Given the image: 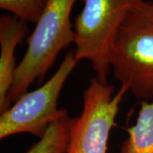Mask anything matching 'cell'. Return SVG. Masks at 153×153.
I'll return each instance as SVG.
<instances>
[{"label":"cell","mask_w":153,"mask_h":153,"mask_svg":"<svg viewBox=\"0 0 153 153\" xmlns=\"http://www.w3.org/2000/svg\"><path fill=\"white\" fill-rule=\"evenodd\" d=\"M109 63L137 99L153 100V0H143L127 15L111 44Z\"/></svg>","instance_id":"obj_1"},{"label":"cell","mask_w":153,"mask_h":153,"mask_svg":"<svg viewBox=\"0 0 153 153\" xmlns=\"http://www.w3.org/2000/svg\"><path fill=\"white\" fill-rule=\"evenodd\" d=\"M75 1L48 0L27 38V49L17 65L8 97L10 105L27 93L35 80H42L58 55L75 43V31L71 21Z\"/></svg>","instance_id":"obj_2"},{"label":"cell","mask_w":153,"mask_h":153,"mask_svg":"<svg viewBox=\"0 0 153 153\" xmlns=\"http://www.w3.org/2000/svg\"><path fill=\"white\" fill-rule=\"evenodd\" d=\"M143 0H82L76 16L74 55L79 62L88 60L101 82H108L111 44L121 24Z\"/></svg>","instance_id":"obj_3"},{"label":"cell","mask_w":153,"mask_h":153,"mask_svg":"<svg viewBox=\"0 0 153 153\" xmlns=\"http://www.w3.org/2000/svg\"><path fill=\"white\" fill-rule=\"evenodd\" d=\"M79 63L74 52L66 54L59 68L48 81L33 91H27L1 113L0 139L29 134L40 139L49 124L60 117L64 108H58L61 90Z\"/></svg>","instance_id":"obj_4"},{"label":"cell","mask_w":153,"mask_h":153,"mask_svg":"<svg viewBox=\"0 0 153 153\" xmlns=\"http://www.w3.org/2000/svg\"><path fill=\"white\" fill-rule=\"evenodd\" d=\"M128 91L121 85L115 93L108 82L90 80L83 91L82 112L71 120L66 153H107L110 134Z\"/></svg>","instance_id":"obj_5"},{"label":"cell","mask_w":153,"mask_h":153,"mask_svg":"<svg viewBox=\"0 0 153 153\" xmlns=\"http://www.w3.org/2000/svg\"><path fill=\"white\" fill-rule=\"evenodd\" d=\"M28 33L26 22L10 14L0 17V112L10 107L9 93L14 82L17 66L15 52Z\"/></svg>","instance_id":"obj_6"},{"label":"cell","mask_w":153,"mask_h":153,"mask_svg":"<svg viewBox=\"0 0 153 153\" xmlns=\"http://www.w3.org/2000/svg\"><path fill=\"white\" fill-rule=\"evenodd\" d=\"M127 133L120 153H153V100L141 101L136 121Z\"/></svg>","instance_id":"obj_7"},{"label":"cell","mask_w":153,"mask_h":153,"mask_svg":"<svg viewBox=\"0 0 153 153\" xmlns=\"http://www.w3.org/2000/svg\"><path fill=\"white\" fill-rule=\"evenodd\" d=\"M66 109L52 122L43 136L26 153H66L71 125Z\"/></svg>","instance_id":"obj_8"},{"label":"cell","mask_w":153,"mask_h":153,"mask_svg":"<svg viewBox=\"0 0 153 153\" xmlns=\"http://www.w3.org/2000/svg\"><path fill=\"white\" fill-rule=\"evenodd\" d=\"M48 0H0V9L22 22L36 23Z\"/></svg>","instance_id":"obj_9"}]
</instances>
